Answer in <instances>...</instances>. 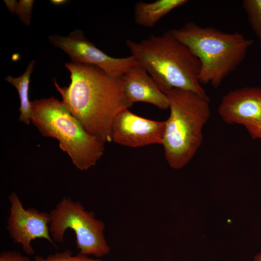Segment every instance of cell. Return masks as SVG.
I'll return each instance as SVG.
<instances>
[{"label": "cell", "mask_w": 261, "mask_h": 261, "mask_svg": "<svg viewBox=\"0 0 261 261\" xmlns=\"http://www.w3.org/2000/svg\"><path fill=\"white\" fill-rule=\"evenodd\" d=\"M71 83L54 84L62 102L85 130L102 142H112V128L116 116L132 105L127 100L122 78L115 77L94 65L68 62Z\"/></svg>", "instance_id": "obj_1"}, {"label": "cell", "mask_w": 261, "mask_h": 261, "mask_svg": "<svg viewBox=\"0 0 261 261\" xmlns=\"http://www.w3.org/2000/svg\"><path fill=\"white\" fill-rule=\"evenodd\" d=\"M126 45L165 94L176 88L209 98L199 80L198 58L171 30L160 35L152 34L138 42L127 40Z\"/></svg>", "instance_id": "obj_2"}, {"label": "cell", "mask_w": 261, "mask_h": 261, "mask_svg": "<svg viewBox=\"0 0 261 261\" xmlns=\"http://www.w3.org/2000/svg\"><path fill=\"white\" fill-rule=\"evenodd\" d=\"M171 30L198 58L200 83L215 87L243 62L253 43L239 32H224L193 21Z\"/></svg>", "instance_id": "obj_3"}, {"label": "cell", "mask_w": 261, "mask_h": 261, "mask_svg": "<svg viewBox=\"0 0 261 261\" xmlns=\"http://www.w3.org/2000/svg\"><path fill=\"white\" fill-rule=\"evenodd\" d=\"M170 113L165 121L163 145L169 166L180 169L194 157L210 116L209 99L193 91L174 88L167 92Z\"/></svg>", "instance_id": "obj_4"}, {"label": "cell", "mask_w": 261, "mask_h": 261, "mask_svg": "<svg viewBox=\"0 0 261 261\" xmlns=\"http://www.w3.org/2000/svg\"><path fill=\"white\" fill-rule=\"evenodd\" d=\"M31 122L45 137L57 139L78 170L94 166L104 151V143L89 134L62 101L51 97L31 102Z\"/></svg>", "instance_id": "obj_5"}, {"label": "cell", "mask_w": 261, "mask_h": 261, "mask_svg": "<svg viewBox=\"0 0 261 261\" xmlns=\"http://www.w3.org/2000/svg\"><path fill=\"white\" fill-rule=\"evenodd\" d=\"M49 231L54 242H63L67 229L72 230L79 253L100 258L108 255L111 248L105 239L104 223L96 218L92 211L86 210L80 202L65 197L50 213Z\"/></svg>", "instance_id": "obj_6"}, {"label": "cell", "mask_w": 261, "mask_h": 261, "mask_svg": "<svg viewBox=\"0 0 261 261\" xmlns=\"http://www.w3.org/2000/svg\"><path fill=\"white\" fill-rule=\"evenodd\" d=\"M48 40L55 47L67 53L72 62L94 65L115 77H122L137 63L132 55L114 58L106 54L90 42L79 29H75L67 36H49Z\"/></svg>", "instance_id": "obj_7"}, {"label": "cell", "mask_w": 261, "mask_h": 261, "mask_svg": "<svg viewBox=\"0 0 261 261\" xmlns=\"http://www.w3.org/2000/svg\"><path fill=\"white\" fill-rule=\"evenodd\" d=\"M8 199L10 207L6 229L14 242L21 245L23 251L27 255H34L31 243L37 238H44L56 247L49 231L50 214L34 208L25 209L15 192H11Z\"/></svg>", "instance_id": "obj_8"}, {"label": "cell", "mask_w": 261, "mask_h": 261, "mask_svg": "<svg viewBox=\"0 0 261 261\" xmlns=\"http://www.w3.org/2000/svg\"><path fill=\"white\" fill-rule=\"evenodd\" d=\"M218 113L226 123L243 125L252 139L261 140V87L229 91L222 98Z\"/></svg>", "instance_id": "obj_9"}, {"label": "cell", "mask_w": 261, "mask_h": 261, "mask_svg": "<svg viewBox=\"0 0 261 261\" xmlns=\"http://www.w3.org/2000/svg\"><path fill=\"white\" fill-rule=\"evenodd\" d=\"M165 125V121L147 119L127 109L117 114L114 120L112 141L131 147L157 144L162 145Z\"/></svg>", "instance_id": "obj_10"}, {"label": "cell", "mask_w": 261, "mask_h": 261, "mask_svg": "<svg viewBox=\"0 0 261 261\" xmlns=\"http://www.w3.org/2000/svg\"><path fill=\"white\" fill-rule=\"evenodd\" d=\"M122 78L126 97L131 104L141 102L150 103L160 109L169 108L167 95L138 63L131 67Z\"/></svg>", "instance_id": "obj_11"}, {"label": "cell", "mask_w": 261, "mask_h": 261, "mask_svg": "<svg viewBox=\"0 0 261 261\" xmlns=\"http://www.w3.org/2000/svg\"><path fill=\"white\" fill-rule=\"evenodd\" d=\"M188 2L187 0H157L151 2L138 1L134 8L135 22L141 26L152 27L171 11Z\"/></svg>", "instance_id": "obj_12"}, {"label": "cell", "mask_w": 261, "mask_h": 261, "mask_svg": "<svg viewBox=\"0 0 261 261\" xmlns=\"http://www.w3.org/2000/svg\"><path fill=\"white\" fill-rule=\"evenodd\" d=\"M35 63V60L31 61L22 75L17 77L8 75L5 78V80L14 86L18 91L20 113L19 120L26 125H29L31 123V102L29 100V88L30 77Z\"/></svg>", "instance_id": "obj_13"}, {"label": "cell", "mask_w": 261, "mask_h": 261, "mask_svg": "<svg viewBox=\"0 0 261 261\" xmlns=\"http://www.w3.org/2000/svg\"><path fill=\"white\" fill-rule=\"evenodd\" d=\"M243 8L261 48V0H244Z\"/></svg>", "instance_id": "obj_14"}, {"label": "cell", "mask_w": 261, "mask_h": 261, "mask_svg": "<svg viewBox=\"0 0 261 261\" xmlns=\"http://www.w3.org/2000/svg\"><path fill=\"white\" fill-rule=\"evenodd\" d=\"M34 261H102L99 258H91L87 255L79 253L73 255L71 251L66 249L62 252H58L44 257L37 255L34 257Z\"/></svg>", "instance_id": "obj_15"}, {"label": "cell", "mask_w": 261, "mask_h": 261, "mask_svg": "<svg viewBox=\"0 0 261 261\" xmlns=\"http://www.w3.org/2000/svg\"><path fill=\"white\" fill-rule=\"evenodd\" d=\"M34 3L32 0H20L16 3L14 13L26 26L30 24Z\"/></svg>", "instance_id": "obj_16"}, {"label": "cell", "mask_w": 261, "mask_h": 261, "mask_svg": "<svg viewBox=\"0 0 261 261\" xmlns=\"http://www.w3.org/2000/svg\"><path fill=\"white\" fill-rule=\"evenodd\" d=\"M0 261H31L27 255L15 250L3 251L0 253Z\"/></svg>", "instance_id": "obj_17"}, {"label": "cell", "mask_w": 261, "mask_h": 261, "mask_svg": "<svg viewBox=\"0 0 261 261\" xmlns=\"http://www.w3.org/2000/svg\"><path fill=\"white\" fill-rule=\"evenodd\" d=\"M6 7L8 10L12 13H14L17 1L14 0H4Z\"/></svg>", "instance_id": "obj_18"}, {"label": "cell", "mask_w": 261, "mask_h": 261, "mask_svg": "<svg viewBox=\"0 0 261 261\" xmlns=\"http://www.w3.org/2000/svg\"><path fill=\"white\" fill-rule=\"evenodd\" d=\"M51 2L55 5H61L67 2V0H52Z\"/></svg>", "instance_id": "obj_19"}, {"label": "cell", "mask_w": 261, "mask_h": 261, "mask_svg": "<svg viewBox=\"0 0 261 261\" xmlns=\"http://www.w3.org/2000/svg\"><path fill=\"white\" fill-rule=\"evenodd\" d=\"M253 261H261V252L255 256Z\"/></svg>", "instance_id": "obj_20"}]
</instances>
